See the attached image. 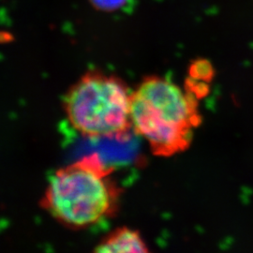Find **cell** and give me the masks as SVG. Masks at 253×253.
I'll return each mask as SVG.
<instances>
[{
  "instance_id": "6",
  "label": "cell",
  "mask_w": 253,
  "mask_h": 253,
  "mask_svg": "<svg viewBox=\"0 0 253 253\" xmlns=\"http://www.w3.org/2000/svg\"><path fill=\"white\" fill-rule=\"evenodd\" d=\"M93 7L101 11L113 12L125 7L129 0H89Z\"/></svg>"
},
{
  "instance_id": "1",
  "label": "cell",
  "mask_w": 253,
  "mask_h": 253,
  "mask_svg": "<svg viewBox=\"0 0 253 253\" xmlns=\"http://www.w3.org/2000/svg\"><path fill=\"white\" fill-rule=\"evenodd\" d=\"M113 172L98 154L84 156L55 171L40 206L68 229L94 226L114 217L119 208L122 190Z\"/></svg>"
},
{
  "instance_id": "2",
  "label": "cell",
  "mask_w": 253,
  "mask_h": 253,
  "mask_svg": "<svg viewBox=\"0 0 253 253\" xmlns=\"http://www.w3.org/2000/svg\"><path fill=\"white\" fill-rule=\"evenodd\" d=\"M133 132L158 157H171L190 147L202 121L197 96L161 76H146L131 93Z\"/></svg>"
},
{
  "instance_id": "3",
  "label": "cell",
  "mask_w": 253,
  "mask_h": 253,
  "mask_svg": "<svg viewBox=\"0 0 253 253\" xmlns=\"http://www.w3.org/2000/svg\"><path fill=\"white\" fill-rule=\"evenodd\" d=\"M131 93L118 76L91 70L64 94V113L73 128L84 137L121 141L133 131Z\"/></svg>"
},
{
  "instance_id": "4",
  "label": "cell",
  "mask_w": 253,
  "mask_h": 253,
  "mask_svg": "<svg viewBox=\"0 0 253 253\" xmlns=\"http://www.w3.org/2000/svg\"><path fill=\"white\" fill-rule=\"evenodd\" d=\"M94 253H148L147 245L141 234L128 227H118L105 235L97 244Z\"/></svg>"
},
{
  "instance_id": "5",
  "label": "cell",
  "mask_w": 253,
  "mask_h": 253,
  "mask_svg": "<svg viewBox=\"0 0 253 253\" xmlns=\"http://www.w3.org/2000/svg\"><path fill=\"white\" fill-rule=\"evenodd\" d=\"M190 76L194 81H207L211 79L213 68L206 59H197L190 66Z\"/></svg>"
}]
</instances>
